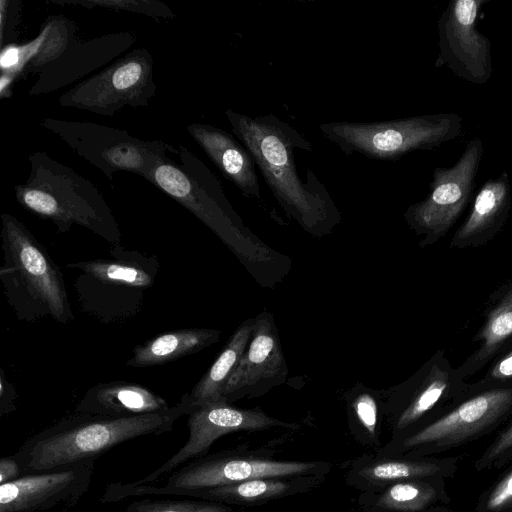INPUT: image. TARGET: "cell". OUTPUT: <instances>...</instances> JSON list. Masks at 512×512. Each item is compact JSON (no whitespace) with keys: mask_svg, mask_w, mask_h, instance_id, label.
<instances>
[{"mask_svg":"<svg viewBox=\"0 0 512 512\" xmlns=\"http://www.w3.org/2000/svg\"><path fill=\"white\" fill-rule=\"evenodd\" d=\"M224 114L285 213L312 235L329 233L341 213L314 172L307 169L303 182L295 164V150L310 152L312 144L273 113L251 117L226 109Z\"/></svg>","mask_w":512,"mask_h":512,"instance_id":"cell-1","label":"cell"},{"mask_svg":"<svg viewBox=\"0 0 512 512\" xmlns=\"http://www.w3.org/2000/svg\"><path fill=\"white\" fill-rule=\"evenodd\" d=\"M193 407L185 393L168 410L125 417L73 412L30 437L13 455L25 474L96 461L124 442L170 432Z\"/></svg>","mask_w":512,"mask_h":512,"instance_id":"cell-2","label":"cell"},{"mask_svg":"<svg viewBox=\"0 0 512 512\" xmlns=\"http://www.w3.org/2000/svg\"><path fill=\"white\" fill-rule=\"evenodd\" d=\"M28 160L26 182L14 186L16 201L24 209L50 220L61 233L79 225L120 245V227L97 186L46 152L31 153Z\"/></svg>","mask_w":512,"mask_h":512,"instance_id":"cell-3","label":"cell"},{"mask_svg":"<svg viewBox=\"0 0 512 512\" xmlns=\"http://www.w3.org/2000/svg\"><path fill=\"white\" fill-rule=\"evenodd\" d=\"M177 150L179 162L165 157L148 182L205 224L247 267L251 257L254 262H266L282 256L244 225L216 175L184 145L179 144Z\"/></svg>","mask_w":512,"mask_h":512,"instance_id":"cell-4","label":"cell"},{"mask_svg":"<svg viewBox=\"0 0 512 512\" xmlns=\"http://www.w3.org/2000/svg\"><path fill=\"white\" fill-rule=\"evenodd\" d=\"M331 464L323 461H283L269 451L232 449L205 455L182 465L154 483L116 482L107 485L104 502L139 496H183L187 492L240 483L255 478L321 475Z\"/></svg>","mask_w":512,"mask_h":512,"instance_id":"cell-5","label":"cell"},{"mask_svg":"<svg viewBox=\"0 0 512 512\" xmlns=\"http://www.w3.org/2000/svg\"><path fill=\"white\" fill-rule=\"evenodd\" d=\"M4 264L1 279L11 305L24 319L73 320L59 267L30 230L11 214L1 215Z\"/></svg>","mask_w":512,"mask_h":512,"instance_id":"cell-6","label":"cell"},{"mask_svg":"<svg viewBox=\"0 0 512 512\" xmlns=\"http://www.w3.org/2000/svg\"><path fill=\"white\" fill-rule=\"evenodd\" d=\"M319 130L346 156L396 161L412 151L456 139L462 119L455 113H439L375 122L331 121L320 124Z\"/></svg>","mask_w":512,"mask_h":512,"instance_id":"cell-7","label":"cell"},{"mask_svg":"<svg viewBox=\"0 0 512 512\" xmlns=\"http://www.w3.org/2000/svg\"><path fill=\"white\" fill-rule=\"evenodd\" d=\"M114 259L73 262L79 270L75 288L82 309L104 322L132 317L139 312L144 292L154 284L159 263L155 257L113 246Z\"/></svg>","mask_w":512,"mask_h":512,"instance_id":"cell-8","label":"cell"},{"mask_svg":"<svg viewBox=\"0 0 512 512\" xmlns=\"http://www.w3.org/2000/svg\"><path fill=\"white\" fill-rule=\"evenodd\" d=\"M39 124L57 135L109 180L116 172L127 171L148 181L155 167L167 157V152H178L161 140H142L126 130L88 121L46 117Z\"/></svg>","mask_w":512,"mask_h":512,"instance_id":"cell-9","label":"cell"},{"mask_svg":"<svg viewBox=\"0 0 512 512\" xmlns=\"http://www.w3.org/2000/svg\"><path fill=\"white\" fill-rule=\"evenodd\" d=\"M482 155V141L470 140L453 166L435 168L428 195L404 212L408 226L421 237V248L445 237L463 213L474 190Z\"/></svg>","mask_w":512,"mask_h":512,"instance_id":"cell-10","label":"cell"},{"mask_svg":"<svg viewBox=\"0 0 512 512\" xmlns=\"http://www.w3.org/2000/svg\"><path fill=\"white\" fill-rule=\"evenodd\" d=\"M156 92L154 60L137 48L61 94V107L112 116L125 106L146 107Z\"/></svg>","mask_w":512,"mask_h":512,"instance_id":"cell-11","label":"cell"},{"mask_svg":"<svg viewBox=\"0 0 512 512\" xmlns=\"http://www.w3.org/2000/svg\"><path fill=\"white\" fill-rule=\"evenodd\" d=\"M469 394V382L438 350L409 379L395 387L383 409L393 414V440H397L430 413L450 410Z\"/></svg>","mask_w":512,"mask_h":512,"instance_id":"cell-12","label":"cell"},{"mask_svg":"<svg viewBox=\"0 0 512 512\" xmlns=\"http://www.w3.org/2000/svg\"><path fill=\"white\" fill-rule=\"evenodd\" d=\"M512 414V384L469 394L449 411L400 439L377 455L393 456L427 444L446 445L468 439Z\"/></svg>","mask_w":512,"mask_h":512,"instance_id":"cell-13","label":"cell"},{"mask_svg":"<svg viewBox=\"0 0 512 512\" xmlns=\"http://www.w3.org/2000/svg\"><path fill=\"white\" fill-rule=\"evenodd\" d=\"M189 436L186 443L166 462L138 484L154 483L173 470L207 455L212 444L220 437L239 431H259L273 427L295 429L299 425L281 421L264 413L260 408L244 409L225 402L208 403L194 407L188 414Z\"/></svg>","mask_w":512,"mask_h":512,"instance_id":"cell-14","label":"cell"},{"mask_svg":"<svg viewBox=\"0 0 512 512\" xmlns=\"http://www.w3.org/2000/svg\"><path fill=\"white\" fill-rule=\"evenodd\" d=\"M487 0H453L438 21L439 54L436 68L448 67L456 76L484 84L492 75L490 40L476 29Z\"/></svg>","mask_w":512,"mask_h":512,"instance_id":"cell-15","label":"cell"},{"mask_svg":"<svg viewBox=\"0 0 512 512\" xmlns=\"http://www.w3.org/2000/svg\"><path fill=\"white\" fill-rule=\"evenodd\" d=\"M94 467L84 461L0 484V512H65L88 491Z\"/></svg>","mask_w":512,"mask_h":512,"instance_id":"cell-16","label":"cell"},{"mask_svg":"<svg viewBox=\"0 0 512 512\" xmlns=\"http://www.w3.org/2000/svg\"><path fill=\"white\" fill-rule=\"evenodd\" d=\"M288 367L273 315L263 311L254 318L250 342L221 396L231 404L256 398L285 383Z\"/></svg>","mask_w":512,"mask_h":512,"instance_id":"cell-17","label":"cell"},{"mask_svg":"<svg viewBox=\"0 0 512 512\" xmlns=\"http://www.w3.org/2000/svg\"><path fill=\"white\" fill-rule=\"evenodd\" d=\"M135 42L136 35L130 31L78 41L38 74L28 94L38 96L59 90L116 59Z\"/></svg>","mask_w":512,"mask_h":512,"instance_id":"cell-18","label":"cell"},{"mask_svg":"<svg viewBox=\"0 0 512 512\" xmlns=\"http://www.w3.org/2000/svg\"><path fill=\"white\" fill-rule=\"evenodd\" d=\"M511 186L507 171L486 181L473 200L464 222L453 234L451 249L477 248L492 241L503 229L511 210Z\"/></svg>","mask_w":512,"mask_h":512,"instance_id":"cell-19","label":"cell"},{"mask_svg":"<svg viewBox=\"0 0 512 512\" xmlns=\"http://www.w3.org/2000/svg\"><path fill=\"white\" fill-rule=\"evenodd\" d=\"M187 131L221 174L242 195L261 200L256 163L247 148L233 134L214 125L199 122L189 124Z\"/></svg>","mask_w":512,"mask_h":512,"instance_id":"cell-20","label":"cell"},{"mask_svg":"<svg viewBox=\"0 0 512 512\" xmlns=\"http://www.w3.org/2000/svg\"><path fill=\"white\" fill-rule=\"evenodd\" d=\"M471 341L479 344L477 349L458 366L467 380L512 347V280L490 294L483 323Z\"/></svg>","mask_w":512,"mask_h":512,"instance_id":"cell-21","label":"cell"},{"mask_svg":"<svg viewBox=\"0 0 512 512\" xmlns=\"http://www.w3.org/2000/svg\"><path fill=\"white\" fill-rule=\"evenodd\" d=\"M325 476L264 477L205 490L190 491L183 496L216 501L227 505L254 506L308 492L318 487Z\"/></svg>","mask_w":512,"mask_h":512,"instance_id":"cell-22","label":"cell"},{"mask_svg":"<svg viewBox=\"0 0 512 512\" xmlns=\"http://www.w3.org/2000/svg\"><path fill=\"white\" fill-rule=\"evenodd\" d=\"M168 402L145 386L126 381L99 383L89 388L75 412L125 417L166 411Z\"/></svg>","mask_w":512,"mask_h":512,"instance_id":"cell-23","label":"cell"},{"mask_svg":"<svg viewBox=\"0 0 512 512\" xmlns=\"http://www.w3.org/2000/svg\"><path fill=\"white\" fill-rule=\"evenodd\" d=\"M438 471L434 463L375 455L352 462L346 480L362 492H374L396 482L423 479Z\"/></svg>","mask_w":512,"mask_h":512,"instance_id":"cell-24","label":"cell"},{"mask_svg":"<svg viewBox=\"0 0 512 512\" xmlns=\"http://www.w3.org/2000/svg\"><path fill=\"white\" fill-rule=\"evenodd\" d=\"M220 335L219 330L207 328L169 331L134 347L126 365L136 368L162 365L209 347Z\"/></svg>","mask_w":512,"mask_h":512,"instance_id":"cell-25","label":"cell"},{"mask_svg":"<svg viewBox=\"0 0 512 512\" xmlns=\"http://www.w3.org/2000/svg\"><path fill=\"white\" fill-rule=\"evenodd\" d=\"M254 318L243 321L233 332L228 342L208 371L187 393L192 407L221 402L222 393L237 368L250 342Z\"/></svg>","mask_w":512,"mask_h":512,"instance_id":"cell-26","label":"cell"},{"mask_svg":"<svg viewBox=\"0 0 512 512\" xmlns=\"http://www.w3.org/2000/svg\"><path fill=\"white\" fill-rule=\"evenodd\" d=\"M436 497L435 489L422 479L390 484L378 491L362 492L359 504L365 512H417Z\"/></svg>","mask_w":512,"mask_h":512,"instance_id":"cell-27","label":"cell"},{"mask_svg":"<svg viewBox=\"0 0 512 512\" xmlns=\"http://www.w3.org/2000/svg\"><path fill=\"white\" fill-rule=\"evenodd\" d=\"M77 25L64 15H52L46 19L38 35L27 42L29 60L27 73H40L59 59L79 40Z\"/></svg>","mask_w":512,"mask_h":512,"instance_id":"cell-28","label":"cell"},{"mask_svg":"<svg viewBox=\"0 0 512 512\" xmlns=\"http://www.w3.org/2000/svg\"><path fill=\"white\" fill-rule=\"evenodd\" d=\"M381 409L383 404L375 391L366 387L353 390L349 400L350 419L372 444H378Z\"/></svg>","mask_w":512,"mask_h":512,"instance_id":"cell-29","label":"cell"},{"mask_svg":"<svg viewBox=\"0 0 512 512\" xmlns=\"http://www.w3.org/2000/svg\"><path fill=\"white\" fill-rule=\"evenodd\" d=\"M60 6L74 5L87 9L105 8L145 15L154 19L170 20L176 17L171 8L160 0H46Z\"/></svg>","mask_w":512,"mask_h":512,"instance_id":"cell-30","label":"cell"},{"mask_svg":"<svg viewBox=\"0 0 512 512\" xmlns=\"http://www.w3.org/2000/svg\"><path fill=\"white\" fill-rule=\"evenodd\" d=\"M124 512H233L230 505L209 500L141 499Z\"/></svg>","mask_w":512,"mask_h":512,"instance_id":"cell-31","label":"cell"},{"mask_svg":"<svg viewBox=\"0 0 512 512\" xmlns=\"http://www.w3.org/2000/svg\"><path fill=\"white\" fill-rule=\"evenodd\" d=\"M512 384V347L494 358L483 375L469 383V392H476Z\"/></svg>","mask_w":512,"mask_h":512,"instance_id":"cell-32","label":"cell"},{"mask_svg":"<svg viewBox=\"0 0 512 512\" xmlns=\"http://www.w3.org/2000/svg\"><path fill=\"white\" fill-rule=\"evenodd\" d=\"M21 17L20 0L0 1V47L13 44Z\"/></svg>","mask_w":512,"mask_h":512,"instance_id":"cell-33","label":"cell"},{"mask_svg":"<svg viewBox=\"0 0 512 512\" xmlns=\"http://www.w3.org/2000/svg\"><path fill=\"white\" fill-rule=\"evenodd\" d=\"M512 503V472L492 490L486 502L489 510H499Z\"/></svg>","mask_w":512,"mask_h":512,"instance_id":"cell-34","label":"cell"},{"mask_svg":"<svg viewBox=\"0 0 512 512\" xmlns=\"http://www.w3.org/2000/svg\"><path fill=\"white\" fill-rule=\"evenodd\" d=\"M17 394L14 385L8 381L3 370L0 373V415L5 416L16 409Z\"/></svg>","mask_w":512,"mask_h":512,"instance_id":"cell-35","label":"cell"},{"mask_svg":"<svg viewBox=\"0 0 512 512\" xmlns=\"http://www.w3.org/2000/svg\"><path fill=\"white\" fill-rule=\"evenodd\" d=\"M24 474L21 465L14 456H4L0 459V484L14 481Z\"/></svg>","mask_w":512,"mask_h":512,"instance_id":"cell-36","label":"cell"},{"mask_svg":"<svg viewBox=\"0 0 512 512\" xmlns=\"http://www.w3.org/2000/svg\"><path fill=\"white\" fill-rule=\"evenodd\" d=\"M510 447H512V422L490 447L489 451L485 454V458L489 460L494 459Z\"/></svg>","mask_w":512,"mask_h":512,"instance_id":"cell-37","label":"cell"},{"mask_svg":"<svg viewBox=\"0 0 512 512\" xmlns=\"http://www.w3.org/2000/svg\"><path fill=\"white\" fill-rule=\"evenodd\" d=\"M365 512V511H364Z\"/></svg>","mask_w":512,"mask_h":512,"instance_id":"cell-38","label":"cell"}]
</instances>
